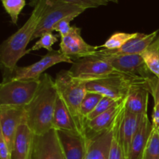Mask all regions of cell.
I'll return each instance as SVG.
<instances>
[{"label": "cell", "mask_w": 159, "mask_h": 159, "mask_svg": "<svg viewBox=\"0 0 159 159\" xmlns=\"http://www.w3.org/2000/svg\"><path fill=\"white\" fill-rule=\"evenodd\" d=\"M116 121V118L113 125L105 131L99 134H86L85 159H109Z\"/></svg>", "instance_id": "cell-13"}, {"label": "cell", "mask_w": 159, "mask_h": 159, "mask_svg": "<svg viewBox=\"0 0 159 159\" xmlns=\"http://www.w3.org/2000/svg\"><path fill=\"white\" fill-rule=\"evenodd\" d=\"M118 102H120V101L113 99H112V98L107 97V96H103V97L102 98V99L99 101L98 105L96 107V108H95L94 110H93V111L89 115L88 117L86 118V120H91L94 119L95 117L98 116L99 115L102 114L104 112L107 111L109 109H110L112 107H113V106H114L115 104L117 103Z\"/></svg>", "instance_id": "cell-29"}, {"label": "cell", "mask_w": 159, "mask_h": 159, "mask_svg": "<svg viewBox=\"0 0 159 159\" xmlns=\"http://www.w3.org/2000/svg\"><path fill=\"white\" fill-rule=\"evenodd\" d=\"M154 98V101L155 103H158L159 102V79H157L156 82H155V85H154L152 91L151 93Z\"/></svg>", "instance_id": "cell-34"}, {"label": "cell", "mask_w": 159, "mask_h": 159, "mask_svg": "<svg viewBox=\"0 0 159 159\" xmlns=\"http://www.w3.org/2000/svg\"><path fill=\"white\" fill-rule=\"evenodd\" d=\"M48 1L42 0L34 8L27 21L15 34L2 43L0 46V61L9 74L16 68L19 60L26 54V47L32 40Z\"/></svg>", "instance_id": "cell-2"}, {"label": "cell", "mask_w": 159, "mask_h": 159, "mask_svg": "<svg viewBox=\"0 0 159 159\" xmlns=\"http://www.w3.org/2000/svg\"><path fill=\"white\" fill-rule=\"evenodd\" d=\"M98 50V46H92L83 40L81 29L76 26H72L68 35L61 37V52L71 59L74 57L75 60L92 55Z\"/></svg>", "instance_id": "cell-12"}, {"label": "cell", "mask_w": 159, "mask_h": 159, "mask_svg": "<svg viewBox=\"0 0 159 159\" xmlns=\"http://www.w3.org/2000/svg\"><path fill=\"white\" fill-rule=\"evenodd\" d=\"M96 55V54H95ZM101 56L104 57L117 72L143 81L150 85L152 93L158 78L148 68L141 54L123 56Z\"/></svg>", "instance_id": "cell-6"}, {"label": "cell", "mask_w": 159, "mask_h": 159, "mask_svg": "<svg viewBox=\"0 0 159 159\" xmlns=\"http://www.w3.org/2000/svg\"><path fill=\"white\" fill-rule=\"evenodd\" d=\"M40 79H6L0 85V105L26 107L38 90Z\"/></svg>", "instance_id": "cell-5"}, {"label": "cell", "mask_w": 159, "mask_h": 159, "mask_svg": "<svg viewBox=\"0 0 159 159\" xmlns=\"http://www.w3.org/2000/svg\"><path fill=\"white\" fill-rule=\"evenodd\" d=\"M58 93L50 75L40 78V85L32 102L25 107V120L34 134H43L53 129V117Z\"/></svg>", "instance_id": "cell-1"}, {"label": "cell", "mask_w": 159, "mask_h": 159, "mask_svg": "<svg viewBox=\"0 0 159 159\" xmlns=\"http://www.w3.org/2000/svg\"><path fill=\"white\" fill-rule=\"evenodd\" d=\"M30 159H66L55 129L34 135Z\"/></svg>", "instance_id": "cell-10"}, {"label": "cell", "mask_w": 159, "mask_h": 159, "mask_svg": "<svg viewBox=\"0 0 159 159\" xmlns=\"http://www.w3.org/2000/svg\"><path fill=\"white\" fill-rule=\"evenodd\" d=\"M76 17H77V16L73 15L62 19L61 20L57 22V23L54 25V27H53V31L58 32L61 37H65V36H67L69 34L70 31H71V27H72V26L70 25V23H71L75 18H76Z\"/></svg>", "instance_id": "cell-31"}, {"label": "cell", "mask_w": 159, "mask_h": 159, "mask_svg": "<svg viewBox=\"0 0 159 159\" xmlns=\"http://www.w3.org/2000/svg\"><path fill=\"white\" fill-rule=\"evenodd\" d=\"M137 33L134 34H127V33L123 32H116L112 34L107 40H106L103 44L98 46L99 48H104L105 50L109 51H113V50H117L122 48L127 41L134 37L136 36Z\"/></svg>", "instance_id": "cell-24"}, {"label": "cell", "mask_w": 159, "mask_h": 159, "mask_svg": "<svg viewBox=\"0 0 159 159\" xmlns=\"http://www.w3.org/2000/svg\"><path fill=\"white\" fill-rule=\"evenodd\" d=\"M143 159H159L158 130L152 129V131L146 144Z\"/></svg>", "instance_id": "cell-27"}, {"label": "cell", "mask_w": 159, "mask_h": 159, "mask_svg": "<svg viewBox=\"0 0 159 159\" xmlns=\"http://www.w3.org/2000/svg\"><path fill=\"white\" fill-rule=\"evenodd\" d=\"M141 55L152 74L159 79V36Z\"/></svg>", "instance_id": "cell-22"}, {"label": "cell", "mask_w": 159, "mask_h": 159, "mask_svg": "<svg viewBox=\"0 0 159 159\" xmlns=\"http://www.w3.org/2000/svg\"><path fill=\"white\" fill-rule=\"evenodd\" d=\"M34 135L26 121L20 124L17 129L11 152L12 159H30Z\"/></svg>", "instance_id": "cell-17"}, {"label": "cell", "mask_w": 159, "mask_h": 159, "mask_svg": "<svg viewBox=\"0 0 159 159\" xmlns=\"http://www.w3.org/2000/svg\"><path fill=\"white\" fill-rule=\"evenodd\" d=\"M124 110H125V107H124L118 114L117 117H116V125H115L114 133H113L111 147H110L109 159H127L124 155L119 141V127L123 115H124Z\"/></svg>", "instance_id": "cell-23"}, {"label": "cell", "mask_w": 159, "mask_h": 159, "mask_svg": "<svg viewBox=\"0 0 159 159\" xmlns=\"http://www.w3.org/2000/svg\"><path fill=\"white\" fill-rule=\"evenodd\" d=\"M54 82L59 97L72 116L78 130L81 134L86 136L85 121L81 115V105L87 92V82L74 77L68 70L59 71Z\"/></svg>", "instance_id": "cell-3"}, {"label": "cell", "mask_w": 159, "mask_h": 159, "mask_svg": "<svg viewBox=\"0 0 159 159\" xmlns=\"http://www.w3.org/2000/svg\"><path fill=\"white\" fill-rule=\"evenodd\" d=\"M68 71L74 77L86 82L119 73L104 57L95 54L75 59Z\"/></svg>", "instance_id": "cell-7"}, {"label": "cell", "mask_w": 159, "mask_h": 159, "mask_svg": "<svg viewBox=\"0 0 159 159\" xmlns=\"http://www.w3.org/2000/svg\"><path fill=\"white\" fill-rule=\"evenodd\" d=\"M142 116L124 110L119 127V141L126 158H128L130 145L139 128Z\"/></svg>", "instance_id": "cell-16"}, {"label": "cell", "mask_w": 159, "mask_h": 159, "mask_svg": "<svg viewBox=\"0 0 159 159\" xmlns=\"http://www.w3.org/2000/svg\"><path fill=\"white\" fill-rule=\"evenodd\" d=\"M25 120V107L0 105V133L11 152L17 129Z\"/></svg>", "instance_id": "cell-11"}, {"label": "cell", "mask_w": 159, "mask_h": 159, "mask_svg": "<svg viewBox=\"0 0 159 159\" xmlns=\"http://www.w3.org/2000/svg\"><path fill=\"white\" fill-rule=\"evenodd\" d=\"M152 124L148 115L142 116L139 128L134 138L130 145L127 159H143L148 138L152 131Z\"/></svg>", "instance_id": "cell-20"}, {"label": "cell", "mask_w": 159, "mask_h": 159, "mask_svg": "<svg viewBox=\"0 0 159 159\" xmlns=\"http://www.w3.org/2000/svg\"><path fill=\"white\" fill-rule=\"evenodd\" d=\"M0 159H12L10 149L1 133H0Z\"/></svg>", "instance_id": "cell-32"}, {"label": "cell", "mask_w": 159, "mask_h": 159, "mask_svg": "<svg viewBox=\"0 0 159 159\" xmlns=\"http://www.w3.org/2000/svg\"><path fill=\"white\" fill-rule=\"evenodd\" d=\"M69 63L74 61L61 52L60 50L48 51L40 61L26 67H16L6 79H40L41 75L51 67L59 63Z\"/></svg>", "instance_id": "cell-9"}, {"label": "cell", "mask_w": 159, "mask_h": 159, "mask_svg": "<svg viewBox=\"0 0 159 159\" xmlns=\"http://www.w3.org/2000/svg\"><path fill=\"white\" fill-rule=\"evenodd\" d=\"M102 97L103 96L99 93L90 91L86 92L81 105V115L84 120H86V118L96 108Z\"/></svg>", "instance_id": "cell-25"}, {"label": "cell", "mask_w": 159, "mask_h": 159, "mask_svg": "<svg viewBox=\"0 0 159 159\" xmlns=\"http://www.w3.org/2000/svg\"><path fill=\"white\" fill-rule=\"evenodd\" d=\"M65 2L70 4L75 5L82 9H92V8H97L102 6H107L109 3L107 0H61Z\"/></svg>", "instance_id": "cell-30"}, {"label": "cell", "mask_w": 159, "mask_h": 159, "mask_svg": "<svg viewBox=\"0 0 159 159\" xmlns=\"http://www.w3.org/2000/svg\"><path fill=\"white\" fill-rule=\"evenodd\" d=\"M41 1L42 0H30L29 5L31 6V7L35 8L36 6H37Z\"/></svg>", "instance_id": "cell-35"}, {"label": "cell", "mask_w": 159, "mask_h": 159, "mask_svg": "<svg viewBox=\"0 0 159 159\" xmlns=\"http://www.w3.org/2000/svg\"><path fill=\"white\" fill-rule=\"evenodd\" d=\"M57 40H58V37L57 35H54L51 32L45 33L40 36V39L36 42L35 44L30 49L26 51V54H29L31 51H38L42 48H44L48 51H53L52 46L56 42H57Z\"/></svg>", "instance_id": "cell-28"}, {"label": "cell", "mask_w": 159, "mask_h": 159, "mask_svg": "<svg viewBox=\"0 0 159 159\" xmlns=\"http://www.w3.org/2000/svg\"><path fill=\"white\" fill-rule=\"evenodd\" d=\"M66 159H85L86 137L79 132L57 130Z\"/></svg>", "instance_id": "cell-15"}, {"label": "cell", "mask_w": 159, "mask_h": 159, "mask_svg": "<svg viewBox=\"0 0 159 159\" xmlns=\"http://www.w3.org/2000/svg\"><path fill=\"white\" fill-rule=\"evenodd\" d=\"M53 129H55L56 130L76 131L80 134L72 116L68 111L61 99L59 97V96H57L55 109H54V117H53Z\"/></svg>", "instance_id": "cell-21"}, {"label": "cell", "mask_w": 159, "mask_h": 159, "mask_svg": "<svg viewBox=\"0 0 159 159\" xmlns=\"http://www.w3.org/2000/svg\"><path fill=\"white\" fill-rule=\"evenodd\" d=\"M85 10L79 6L61 0H48L32 40L40 38L45 33H52L54 25L62 19L73 15L79 16Z\"/></svg>", "instance_id": "cell-8"}, {"label": "cell", "mask_w": 159, "mask_h": 159, "mask_svg": "<svg viewBox=\"0 0 159 159\" xmlns=\"http://www.w3.org/2000/svg\"><path fill=\"white\" fill-rule=\"evenodd\" d=\"M159 34V30L149 34L137 33L136 36L127 41L122 48L117 50L109 51L105 49H99L93 54L102 56H123L132 55V54H141L157 38Z\"/></svg>", "instance_id": "cell-14"}, {"label": "cell", "mask_w": 159, "mask_h": 159, "mask_svg": "<svg viewBox=\"0 0 159 159\" xmlns=\"http://www.w3.org/2000/svg\"><path fill=\"white\" fill-rule=\"evenodd\" d=\"M109 2H113V3H118L119 0H107Z\"/></svg>", "instance_id": "cell-36"}, {"label": "cell", "mask_w": 159, "mask_h": 159, "mask_svg": "<svg viewBox=\"0 0 159 159\" xmlns=\"http://www.w3.org/2000/svg\"><path fill=\"white\" fill-rule=\"evenodd\" d=\"M149 91L142 85H134L124 99L125 110L138 115H148Z\"/></svg>", "instance_id": "cell-18"}, {"label": "cell", "mask_w": 159, "mask_h": 159, "mask_svg": "<svg viewBox=\"0 0 159 159\" xmlns=\"http://www.w3.org/2000/svg\"><path fill=\"white\" fill-rule=\"evenodd\" d=\"M134 85H142L149 93L151 92L150 85L148 83L120 73L87 82L86 89L87 91L99 93L102 96L121 101L127 97Z\"/></svg>", "instance_id": "cell-4"}, {"label": "cell", "mask_w": 159, "mask_h": 159, "mask_svg": "<svg viewBox=\"0 0 159 159\" xmlns=\"http://www.w3.org/2000/svg\"><path fill=\"white\" fill-rule=\"evenodd\" d=\"M124 107V99L120 101L107 111L99 115L91 120H86L85 124L86 134H99L110 128L113 125L116 116Z\"/></svg>", "instance_id": "cell-19"}, {"label": "cell", "mask_w": 159, "mask_h": 159, "mask_svg": "<svg viewBox=\"0 0 159 159\" xmlns=\"http://www.w3.org/2000/svg\"><path fill=\"white\" fill-rule=\"evenodd\" d=\"M152 124L153 129L159 130V102L155 103V106H154Z\"/></svg>", "instance_id": "cell-33"}, {"label": "cell", "mask_w": 159, "mask_h": 159, "mask_svg": "<svg viewBox=\"0 0 159 159\" xmlns=\"http://www.w3.org/2000/svg\"><path fill=\"white\" fill-rule=\"evenodd\" d=\"M158 133H159V130H158Z\"/></svg>", "instance_id": "cell-37"}, {"label": "cell", "mask_w": 159, "mask_h": 159, "mask_svg": "<svg viewBox=\"0 0 159 159\" xmlns=\"http://www.w3.org/2000/svg\"><path fill=\"white\" fill-rule=\"evenodd\" d=\"M5 10L9 15L11 22L16 25L20 12L26 6V0H1Z\"/></svg>", "instance_id": "cell-26"}]
</instances>
